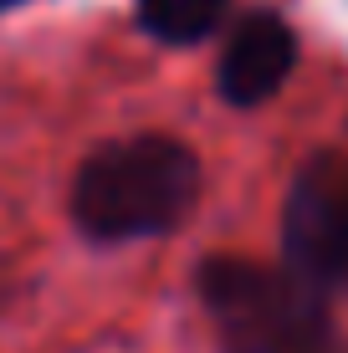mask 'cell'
<instances>
[{
	"instance_id": "cell-1",
	"label": "cell",
	"mask_w": 348,
	"mask_h": 353,
	"mask_svg": "<svg viewBox=\"0 0 348 353\" xmlns=\"http://www.w3.org/2000/svg\"><path fill=\"white\" fill-rule=\"evenodd\" d=\"M200 200V154L174 133H128L82 159L72 221L92 241L170 236Z\"/></svg>"
},
{
	"instance_id": "cell-2",
	"label": "cell",
	"mask_w": 348,
	"mask_h": 353,
	"mask_svg": "<svg viewBox=\"0 0 348 353\" xmlns=\"http://www.w3.org/2000/svg\"><path fill=\"white\" fill-rule=\"evenodd\" d=\"M200 297L225 353H338L328 297L297 282L287 266L210 256L200 266Z\"/></svg>"
},
{
	"instance_id": "cell-3",
	"label": "cell",
	"mask_w": 348,
	"mask_h": 353,
	"mask_svg": "<svg viewBox=\"0 0 348 353\" xmlns=\"http://www.w3.org/2000/svg\"><path fill=\"white\" fill-rule=\"evenodd\" d=\"M282 266L323 297L348 287V169L338 159H313L287 190Z\"/></svg>"
},
{
	"instance_id": "cell-4",
	"label": "cell",
	"mask_w": 348,
	"mask_h": 353,
	"mask_svg": "<svg viewBox=\"0 0 348 353\" xmlns=\"http://www.w3.org/2000/svg\"><path fill=\"white\" fill-rule=\"evenodd\" d=\"M297 67V31L277 10H251V16L225 36L215 88L231 108H261L272 103Z\"/></svg>"
},
{
	"instance_id": "cell-5",
	"label": "cell",
	"mask_w": 348,
	"mask_h": 353,
	"mask_svg": "<svg viewBox=\"0 0 348 353\" xmlns=\"http://www.w3.org/2000/svg\"><path fill=\"white\" fill-rule=\"evenodd\" d=\"M225 10H231V0H134L143 36L164 46H195L215 36L225 26Z\"/></svg>"
},
{
	"instance_id": "cell-6",
	"label": "cell",
	"mask_w": 348,
	"mask_h": 353,
	"mask_svg": "<svg viewBox=\"0 0 348 353\" xmlns=\"http://www.w3.org/2000/svg\"><path fill=\"white\" fill-rule=\"evenodd\" d=\"M16 6H26V0H0V16H6V10H16Z\"/></svg>"
}]
</instances>
